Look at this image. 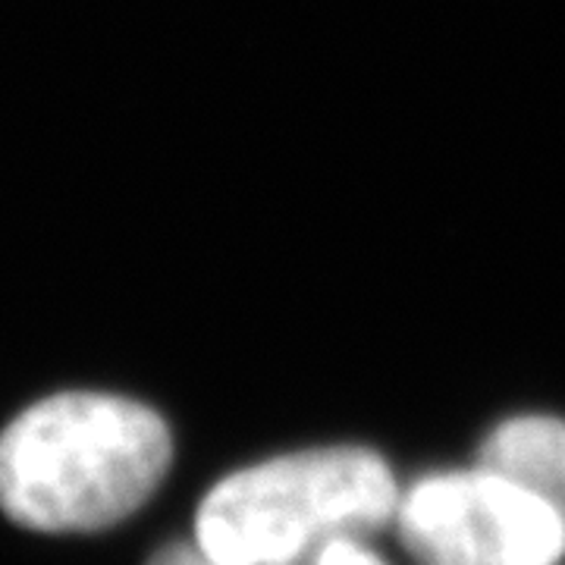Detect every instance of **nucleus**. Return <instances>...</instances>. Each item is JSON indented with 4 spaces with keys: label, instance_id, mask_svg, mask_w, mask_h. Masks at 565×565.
Listing matches in <instances>:
<instances>
[{
    "label": "nucleus",
    "instance_id": "f257e3e1",
    "mask_svg": "<svg viewBox=\"0 0 565 565\" xmlns=\"http://www.w3.org/2000/svg\"><path fill=\"white\" fill-rule=\"evenodd\" d=\"M173 440L148 405L61 393L0 434V509L32 531H102L163 481Z\"/></svg>",
    "mask_w": 565,
    "mask_h": 565
},
{
    "label": "nucleus",
    "instance_id": "f03ea898",
    "mask_svg": "<svg viewBox=\"0 0 565 565\" xmlns=\"http://www.w3.org/2000/svg\"><path fill=\"white\" fill-rule=\"evenodd\" d=\"M390 465L362 446L305 449L243 468L204 497L195 541L226 565H311L396 522Z\"/></svg>",
    "mask_w": 565,
    "mask_h": 565
},
{
    "label": "nucleus",
    "instance_id": "7ed1b4c3",
    "mask_svg": "<svg viewBox=\"0 0 565 565\" xmlns=\"http://www.w3.org/2000/svg\"><path fill=\"white\" fill-rule=\"evenodd\" d=\"M396 527L424 565H556L565 556L559 512L481 465L418 481L399 497Z\"/></svg>",
    "mask_w": 565,
    "mask_h": 565
},
{
    "label": "nucleus",
    "instance_id": "20e7f679",
    "mask_svg": "<svg viewBox=\"0 0 565 565\" xmlns=\"http://www.w3.org/2000/svg\"><path fill=\"white\" fill-rule=\"evenodd\" d=\"M478 465L525 487L565 522V422L550 415L509 418L493 427Z\"/></svg>",
    "mask_w": 565,
    "mask_h": 565
},
{
    "label": "nucleus",
    "instance_id": "39448f33",
    "mask_svg": "<svg viewBox=\"0 0 565 565\" xmlns=\"http://www.w3.org/2000/svg\"><path fill=\"white\" fill-rule=\"evenodd\" d=\"M311 565H386L374 550H367L362 541H340L330 544Z\"/></svg>",
    "mask_w": 565,
    "mask_h": 565
},
{
    "label": "nucleus",
    "instance_id": "423d86ee",
    "mask_svg": "<svg viewBox=\"0 0 565 565\" xmlns=\"http://www.w3.org/2000/svg\"><path fill=\"white\" fill-rule=\"evenodd\" d=\"M148 565H226V563L214 559V556H211V553L195 541V544L167 546V550H161V553H158V556H154Z\"/></svg>",
    "mask_w": 565,
    "mask_h": 565
}]
</instances>
